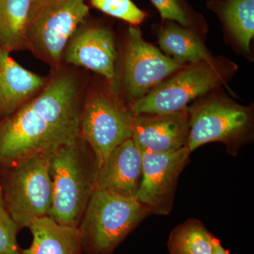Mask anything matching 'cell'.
<instances>
[{
    "label": "cell",
    "mask_w": 254,
    "mask_h": 254,
    "mask_svg": "<svg viewBox=\"0 0 254 254\" xmlns=\"http://www.w3.org/2000/svg\"><path fill=\"white\" fill-rule=\"evenodd\" d=\"M88 81L82 68H52L41 91L0 122V172L77 139Z\"/></svg>",
    "instance_id": "obj_1"
},
{
    "label": "cell",
    "mask_w": 254,
    "mask_h": 254,
    "mask_svg": "<svg viewBox=\"0 0 254 254\" xmlns=\"http://www.w3.org/2000/svg\"><path fill=\"white\" fill-rule=\"evenodd\" d=\"M99 169L94 152L79 137L50 153L53 202L48 216L58 223L78 227L96 190Z\"/></svg>",
    "instance_id": "obj_2"
},
{
    "label": "cell",
    "mask_w": 254,
    "mask_h": 254,
    "mask_svg": "<svg viewBox=\"0 0 254 254\" xmlns=\"http://www.w3.org/2000/svg\"><path fill=\"white\" fill-rule=\"evenodd\" d=\"M134 115L109 82L89 79L80 115L79 138L91 147L100 167L112 150L131 138Z\"/></svg>",
    "instance_id": "obj_3"
},
{
    "label": "cell",
    "mask_w": 254,
    "mask_h": 254,
    "mask_svg": "<svg viewBox=\"0 0 254 254\" xmlns=\"http://www.w3.org/2000/svg\"><path fill=\"white\" fill-rule=\"evenodd\" d=\"M149 213V210L136 198L96 189L78 227L83 252L112 254Z\"/></svg>",
    "instance_id": "obj_4"
},
{
    "label": "cell",
    "mask_w": 254,
    "mask_h": 254,
    "mask_svg": "<svg viewBox=\"0 0 254 254\" xmlns=\"http://www.w3.org/2000/svg\"><path fill=\"white\" fill-rule=\"evenodd\" d=\"M88 14L85 0H33L25 28L26 50L51 69L60 67L68 39Z\"/></svg>",
    "instance_id": "obj_5"
},
{
    "label": "cell",
    "mask_w": 254,
    "mask_h": 254,
    "mask_svg": "<svg viewBox=\"0 0 254 254\" xmlns=\"http://www.w3.org/2000/svg\"><path fill=\"white\" fill-rule=\"evenodd\" d=\"M50 155H33L0 172L5 208L20 229L49 215L53 202Z\"/></svg>",
    "instance_id": "obj_6"
},
{
    "label": "cell",
    "mask_w": 254,
    "mask_h": 254,
    "mask_svg": "<svg viewBox=\"0 0 254 254\" xmlns=\"http://www.w3.org/2000/svg\"><path fill=\"white\" fill-rule=\"evenodd\" d=\"M234 67L213 61L199 62L177 71L141 99L131 103L134 114H168L188 108L198 97L223 84Z\"/></svg>",
    "instance_id": "obj_7"
},
{
    "label": "cell",
    "mask_w": 254,
    "mask_h": 254,
    "mask_svg": "<svg viewBox=\"0 0 254 254\" xmlns=\"http://www.w3.org/2000/svg\"><path fill=\"white\" fill-rule=\"evenodd\" d=\"M187 109L190 133L187 147L190 153L205 143L221 142L228 153L235 155L251 136L252 113L233 102L213 98Z\"/></svg>",
    "instance_id": "obj_8"
},
{
    "label": "cell",
    "mask_w": 254,
    "mask_h": 254,
    "mask_svg": "<svg viewBox=\"0 0 254 254\" xmlns=\"http://www.w3.org/2000/svg\"><path fill=\"white\" fill-rule=\"evenodd\" d=\"M185 66L186 63L163 54L147 43L140 30L131 26L127 33L121 73L113 83L119 81L123 93L133 103Z\"/></svg>",
    "instance_id": "obj_9"
},
{
    "label": "cell",
    "mask_w": 254,
    "mask_h": 254,
    "mask_svg": "<svg viewBox=\"0 0 254 254\" xmlns=\"http://www.w3.org/2000/svg\"><path fill=\"white\" fill-rule=\"evenodd\" d=\"M190 153L187 146L168 153H142V178L136 198L150 213H170L179 177Z\"/></svg>",
    "instance_id": "obj_10"
},
{
    "label": "cell",
    "mask_w": 254,
    "mask_h": 254,
    "mask_svg": "<svg viewBox=\"0 0 254 254\" xmlns=\"http://www.w3.org/2000/svg\"><path fill=\"white\" fill-rule=\"evenodd\" d=\"M118 59L113 33L95 23H81L64 49L62 64L93 71L110 84L115 81Z\"/></svg>",
    "instance_id": "obj_11"
},
{
    "label": "cell",
    "mask_w": 254,
    "mask_h": 254,
    "mask_svg": "<svg viewBox=\"0 0 254 254\" xmlns=\"http://www.w3.org/2000/svg\"><path fill=\"white\" fill-rule=\"evenodd\" d=\"M188 109L168 114H135L131 138L141 153H163L187 146Z\"/></svg>",
    "instance_id": "obj_12"
},
{
    "label": "cell",
    "mask_w": 254,
    "mask_h": 254,
    "mask_svg": "<svg viewBox=\"0 0 254 254\" xmlns=\"http://www.w3.org/2000/svg\"><path fill=\"white\" fill-rule=\"evenodd\" d=\"M142 153L131 138L112 150L100 167L97 190L136 198L142 178Z\"/></svg>",
    "instance_id": "obj_13"
},
{
    "label": "cell",
    "mask_w": 254,
    "mask_h": 254,
    "mask_svg": "<svg viewBox=\"0 0 254 254\" xmlns=\"http://www.w3.org/2000/svg\"><path fill=\"white\" fill-rule=\"evenodd\" d=\"M0 47V122L9 118L44 88L48 76L23 67Z\"/></svg>",
    "instance_id": "obj_14"
},
{
    "label": "cell",
    "mask_w": 254,
    "mask_h": 254,
    "mask_svg": "<svg viewBox=\"0 0 254 254\" xmlns=\"http://www.w3.org/2000/svg\"><path fill=\"white\" fill-rule=\"evenodd\" d=\"M28 228L33 235L31 245L22 254H83L78 227L63 225L50 216L33 220Z\"/></svg>",
    "instance_id": "obj_15"
},
{
    "label": "cell",
    "mask_w": 254,
    "mask_h": 254,
    "mask_svg": "<svg viewBox=\"0 0 254 254\" xmlns=\"http://www.w3.org/2000/svg\"><path fill=\"white\" fill-rule=\"evenodd\" d=\"M158 38L164 53L182 63H210L214 60L193 32L176 23H169L160 28Z\"/></svg>",
    "instance_id": "obj_16"
},
{
    "label": "cell",
    "mask_w": 254,
    "mask_h": 254,
    "mask_svg": "<svg viewBox=\"0 0 254 254\" xmlns=\"http://www.w3.org/2000/svg\"><path fill=\"white\" fill-rule=\"evenodd\" d=\"M33 0H0V47L26 50L25 28Z\"/></svg>",
    "instance_id": "obj_17"
},
{
    "label": "cell",
    "mask_w": 254,
    "mask_h": 254,
    "mask_svg": "<svg viewBox=\"0 0 254 254\" xmlns=\"http://www.w3.org/2000/svg\"><path fill=\"white\" fill-rule=\"evenodd\" d=\"M215 237L201 222L190 219L170 233L168 248L170 254H213Z\"/></svg>",
    "instance_id": "obj_18"
},
{
    "label": "cell",
    "mask_w": 254,
    "mask_h": 254,
    "mask_svg": "<svg viewBox=\"0 0 254 254\" xmlns=\"http://www.w3.org/2000/svg\"><path fill=\"white\" fill-rule=\"evenodd\" d=\"M218 12L239 44L250 52L254 36V0H227L219 3Z\"/></svg>",
    "instance_id": "obj_19"
},
{
    "label": "cell",
    "mask_w": 254,
    "mask_h": 254,
    "mask_svg": "<svg viewBox=\"0 0 254 254\" xmlns=\"http://www.w3.org/2000/svg\"><path fill=\"white\" fill-rule=\"evenodd\" d=\"M95 9L105 14L123 20L132 26L143 22L146 13L140 9L131 0H90Z\"/></svg>",
    "instance_id": "obj_20"
},
{
    "label": "cell",
    "mask_w": 254,
    "mask_h": 254,
    "mask_svg": "<svg viewBox=\"0 0 254 254\" xmlns=\"http://www.w3.org/2000/svg\"><path fill=\"white\" fill-rule=\"evenodd\" d=\"M20 228L4 207H0V254H22L16 236Z\"/></svg>",
    "instance_id": "obj_21"
},
{
    "label": "cell",
    "mask_w": 254,
    "mask_h": 254,
    "mask_svg": "<svg viewBox=\"0 0 254 254\" xmlns=\"http://www.w3.org/2000/svg\"><path fill=\"white\" fill-rule=\"evenodd\" d=\"M158 9L161 17L168 21H176L180 26L188 28L190 20L186 9L180 0H150Z\"/></svg>",
    "instance_id": "obj_22"
},
{
    "label": "cell",
    "mask_w": 254,
    "mask_h": 254,
    "mask_svg": "<svg viewBox=\"0 0 254 254\" xmlns=\"http://www.w3.org/2000/svg\"><path fill=\"white\" fill-rule=\"evenodd\" d=\"M213 254H230L226 250L222 247L220 242L216 238L214 240V250Z\"/></svg>",
    "instance_id": "obj_23"
},
{
    "label": "cell",
    "mask_w": 254,
    "mask_h": 254,
    "mask_svg": "<svg viewBox=\"0 0 254 254\" xmlns=\"http://www.w3.org/2000/svg\"><path fill=\"white\" fill-rule=\"evenodd\" d=\"M0 207H4V200H3L2 197V192H1V185H0Z\"/></svg>",
    "instance_id": "obj_24"
}]
</instances>
